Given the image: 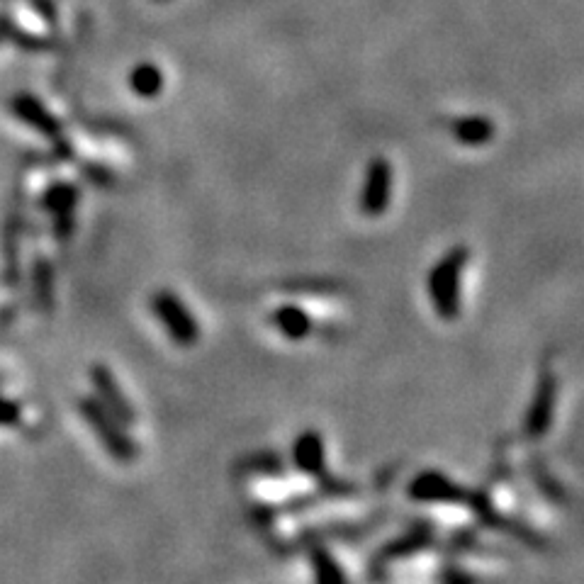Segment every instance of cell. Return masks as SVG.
<instances>
[{
    "label": "cell",
    "mask_w": 584,
    "mask_h": 584,
    "mask_svg": "<svg viewBox=\"0 0 584 584\" xmlns=\"http://www.w3.org/2000/svg\"><path fill=\"white\" fill-rule=\"evenodd\" d=\"M470 261L468 246H453L434 263L426 275V290L434 312L443 322H456L460 317V280Z\"/></svg>",
    "instance_id": "cell-1"
},
{
    "label": "cell",
    "mask_w": 584,
    "mask_h": 584,
    "mask_svg": "<svg viewBox=\"0 0 584 584\" xmlns=\"http://www.w3.org/2000/svg\"><path fill=\"white\" fill-rule=\"evenodd\" d=\"M78 414L91 426L95 438L103 443L110 458L120 460V463H129V460L137 458L139 448L134 438L125 431L127 424L117 414H112L98 397H81L78 400Z\"/></svg>",
    "instance_id": "cell-2"
},
{
    "label": "cell",
    "mask_w": 584,
    "mask_h": 584,
    "mask_svg": "<svg viewBox=\"0 0 584 584\" xmlns=\"http://www.w3.org/2000/svg\"><path fill=\"white\" fill-rule=\"evenodd\" d=\"M292 463L297 470L314 477L319 482V490L331 494V497H351L353 487L346 482L336 480L334 475L327 473V460H324V438L319 431L307 429L292 443Z\"/></svg>",
    "instance_id": "cell-3"
},
{
    "label": "cell",
    "mask_w": 584,
    "mask_h": 584,
    "mask_svg": "<svg viewBox=\"0 0 584 584\" xmlns=\"http://www.w3.org/2000/svg\"><path fill=\"white\" fill-rule=\"evenodd\" d=\"M151 314L161 322L166 336L173 341L176 346L188 348L193 344H198L200 339V324L198 319L193 317V312L188 310V305L176 295L173 290H159L151 295L149 300Z\"/></svg>",
    "instance_id": "cell-4"
},
{
    "label": "cell",
    "mask_w": 584,
    "mask_h": 584,
    "mask_svg": "<svg viewBox=\"0 0 584 584\" xmlns=\"http://www.w3.org/2000/svg\"><path fill=\"white\" fill-rule=\"evenodd\" d=\"M392 185H395V171L385 156H375L365 166V178L361 188V212L365 217H383L392 202Z\"/></svg>",
    "instance_id": "cell-5"
},
{
    "label": "cell",
    "mask_w": 584,
    "mask_h": 584,
    "mask_svg": "<svg viewBox=\"0 0 584 584\" xmlns=\"http://www.w3.org/2000/svg\"><path fill=\"white\" fill-rule=\"evenodd\" d=\"M407 494L419 504H463L473 499L451 477L438 473V470H424V473L414 475Z\"/></svg>",
    "instance_id": "cell-6"
},
{
    "label": "cell",
    "mask_w": 584,
    "mask_h": 584,
    "mask_svg": "<svg viewBox=\"0 0 584 584\" xmlns=\"http://www.w3.org/2000/svg\"><path fill=\"white\" fill-rule=\"evenodd\" d=\"M88 378H91L95 397H98V400L103 402L112 414H117V417L125 421L127 426L137 421V412H134L132 402H129L125 397V392L120 390V385H117L115 375L110 373L108 365L93 363L91 365V373H88Z\"/></svg>",
    "instance_id": "cell-7"
},
{
    "label": "cell",
    "mask_w": 584,
    "mask_h": 584,
    "mask_svg": "<svg viewBox=\"0 0 584 584\" xmlns=\"http://www.w3.org/2000/svg\"><path fill=\"white\" fill-rule=\"evenodd\" d=\"M78 205V190L71 183H52L42 195V207L54 219L56 239H69L73 229V210Z\"/></svg>",
    "instance_id": "cell-8"
},
{
    "label": "cell",
    "mask_w": 584,
    "mask_h": 584,
    "mask_svg": "<svg viewBox=\"0 0 584 584\" xmlns=\"http://www.w3.org/2000/svg\"><path fill=\"white\" fill-rule=\"evenodd\" d=\"M13 112L18 120L25 122L27 127L37 129L39 134H44L47 139H59L61 134V122L39 103L32 95H15L13 100Z\"/></svg>",
    "instance_id": "cell-9"
},
{
    "label": "cell",
    "mask_w": 584,
    "mask_h": 584,
    "mask_svg": "<svg viewBox=\"0 0 584 584\" xmlns=\"http://www.w3.org/2000/svg\"><path fill=\"white\" fill-rule=\"evenodd\" d=\"M271 324L278 329V334L288 341H305L307 336H312L314 331V319L302 310L300 305H278L271 312Z\"/></svg>",
    "instance_id": "cell-10"
},
{
    "label": "cell",
    "mask_w": 584,
    "mask_h": 584,
    "mask_svg": "<svg viewBox=\"0 0 584 584\" xmlns=\"http://www.w3.org/2000/svg\"><path fill=\"white\" fill-rule=\"evenodd\" d=\"M553 397H555V383L553 375H550V368H546V373L541 375V383H538L536 400L531 404L529 419H526V434L531 438L543 436L548 431L550 424V414H553Z\"/></svg>",
    "instance_id": "cell-11"
},
{
    "label": "cell",
    "mask_w": 584,
    "mask_h": 584,
    "mask_svg": "<svg viewBox=\"0 0 584 584\" xmlns=\"http://www.w3.org/2000/svg\"><path fill=\"white\" fill-rule=\"evenodd\" d=\"M494 127L485 117H463V120L453 122V137L463 146H482L492 139Z\"/></svg>",
    "instance_id": "cell-12"
},
{
    "label": "cell",
    "mask_w": 584,
    "mask_h": 584,
    "mask_svg": "<svg viewBox=\"0 0 584 584\" xmlns=\"http://www.w3.org/2000/svg\"><path fill=\"white\" fill-rule=\"evenodd\" d=\"M129 88L139 95V98H154L164 88V73L159 66L142 64L129 73Z\"/></svg>",
    "instance_id": "cell-13"
},
{
    "label": "cell",
    "mask_w": 584,
    "mask_h": 584,
    "mask_svg": "<svg viewBox=\"0 0 584 584\" xmlns=\"http://www.w3.org/2000/svg\"><path fill=\"white\" fill-rule=\"evenodd\" d=\"M307 555H310V567L314 572V580H319V582L346 580V572L341 570L334 555H331L324 546H312Z\"/></svg>",
    "instance_id": "cell-14"
},
{
    "label": "cell",
    "mask_w": 584,
    "mask_h": 584,
    "mask_svg": "<svg viewBox=\"0 0 584 584\" xmlns=\"http://www.w3.org/2000/svg\"><path fill=\"white\" fill-rule=\"evenodd\" d=\"M52 271H49V266L44 261H37V266H35V285H37V297L42 302H52Z\"/></svg>",
    "instance_id": "cell-15"
}]
</instances>
